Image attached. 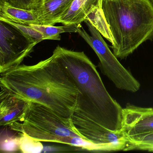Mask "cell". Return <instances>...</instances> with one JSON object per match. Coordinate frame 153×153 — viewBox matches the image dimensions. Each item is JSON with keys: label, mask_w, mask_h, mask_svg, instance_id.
<instances>
[{"label": "cell", "mask_w": 153, "mask_h": 153, "mask_svg": "<svg viewBox=\"0 0 153 153\" xmlns=\"http://www.w3.org/2000/svg\"><path fill=\"white\" fill-rule=\"evenodd\" d=\"M2 20L25 25H40L36 11L16 7L7 2L0 4V20Z\"/></svg>", "instance_id": "7c38bea8"}, {"label": "cell", "mask_w": 153, "mask_h": 153, "mask_svg": "<svg viewBox=\"0 0 153 153\" xmlns=\"http://www.w3.org/2000/svg\"><path fill=\"white\" fill-rule=\"evenodd\" d=\"M91 35L78 26L77 33L85 40L96 53L100 61V67L116 88L131 93L137 92L140 83L118 61L111 51L98 30L88 20H85Z\"/></svg>", "instance_id": "5b68a950"}, {"label": "cell", "mask_w": 153, "mask_h": 153, "mask_svg": "<svg viewBox=\"0 0 153 153\" xmlns=\"http://www.w3.org/2000/svg\"><path fill=\"white\" fill-rule=\"evenodd\" d=\"M102 9L117 58H127L153 39V6L149 0H102Z\"/></svg>", "instance_id": "3957f363"}, {"label": "cell", "mask_w": 153, "mask_h": 153, "mask_svg": "<svg viewBox=\"0 0 153 153\" xmlns=\"http://www.w3.org/2000/svg\"><path fill=\"white\" fill-rule=\"evenodd\" d=\"M5 140L1 141V150L3 152H16L20 150L19 146V137L6 138Z\"/></svg>", "instance_id": "d6986e66"}, {"label": "cell", "mask_w": 153, "mask_h": 153, "mask_svg": "<svg viewBox=\"0 0 153 153\" xmlns=\"http://www.w3.org/2000/svg\"><path fill=\"white\" fill-rule=\"evenodd\" d=\"M36 30L40 32L44 36V40H58L61 39V34L63 33H77L78 25L74 24L64 25L63 26H54L42 25H30Z\"/></svg>", "instance_id": "4fadbf2b"}, {"label": "cell", "mask_w": 153, "mask_h": 153, "mask_svg": "<svg viewBox=\"0 0 153 153\" xmlns=\"http://www.w3.org/2000/svg\"><path fill=\"white\" fill-rule=\"evenodd\" d=\"M30 102L1 88L0 125L10 126L16 123L21 122Z\"/></svg>", "instance_id": "9c48e42d"}, {"label": "cell", "mask_w": 153, "mask_h": 153, "mask_svg": "<svg viewBox=\"0 0 153 153\" xmlns=\"http://www.w3.org/2000/svg\"><path fill=\"white\" fill-rule=\"evenodd\" d=\"M73 0H42L37 10L40 25H54L63 16Z\"/></svg>", "instance_id": "30bf717a"}, {"label": "cell", "mask_w": 153, "mask_h": 153, "mask_svg": "<svg viewBox=\"0 0 153 153\" xmlns=\"http://www.w3.org/2000/svg\"><path fill=\"white\" fill-rule=\"evenodd\" d=\"M52 56L71 76L79 90L74 112L110 131L121 132L123 108L109 94L96 67L85 53L58 46Z\"/></svg>", "instance_id": "7a4b0ae2"}, {"label": "cell", "mask_w": 153, "mask_h": 153, "mask_svg": "<svg viewBox=\"0 0 153 153\" xmlns=\"http://www.w3.org/2000/svg\"><path fill=\"white\" fill-rule=\"evenodd\" d=\"M0 86L19 97L44 105L70 118L79 90L67 71L53 57L33 65H20L0 74Z\"/></svg>", "instance_id": "6da1fadb"}, {"label": "cell", "mask_w": 153, "mask_h": 153, "mask_svg": "<svg viewBox=\"0 0 153 153\" xmlns=\"http://www.w3.org/2000/svg\"><path fill=\"white\" fill-rule=\"evenodd\" d=\"M41 142L61 143L68 137H81L70 118L56 113L44 105L31 102L21 122L9 126Z\"/></svg>", "instance_id": "277c9868"}, {"label": "cell", "mask_w": 153, "mask_h": 153, "mask_svg": "<svg viewBox=\"0 0 153 153\" xmlns=\"http://www.w3.org/2000/svg\"><path fill=\"white\" fill-rule=\"evenodd\" d=\"M42 0H9V3L13 7L27 10L37 11Z\"/></svg>", "instance_id": "ac0fdd59"}, {"label": "cell", "mask_w": 153, "mask_h": 153, "mask_svg": "<svg viewBox=\"0 0 153 153\" xmlns=\"http://www.w3.org/2000/svg\"><path fill=\"white\" fill-rule=\"evenodd\" d=\"M98 30L105 38L112 44L114 39L105 17L102 8H96L90 12L86 18Z\"/></svg>", "instance_id": "5bb4252c"}, {"label": "cell", "mask_w": 153, "mask_h": 153, "mask_svg": "<svg viewBox=\"0 0 153 153\" xmlns=\"http://www.w3.org/2000/svg\"><path fill=\"white\" fill-rule=\"evenodd\" d=\"M1 21L0 74L19 66L36 45H22L13 42L14 34Z\"/></svg>", "instance_id": "ba28073f"}, {"label": "cell", "mask_w": 153, "mask_h": 153, "mask_svg": "<svg viewBox=\"0 0 153 153\" xmlns=\"http://www.w3.org/2000/svg\"><path fill=\"white\" fill-rule=\"evenodd\" d=\"M71 119L74 129L83 138L108 147L111 151L125 150L127 141L122 132L110 131L76 112L73 113Z\"/></svg>", "instance_id": "8992f818"}, {"label": "cell", "mask_w": 153, "mask_h": 153, "mask_svg": "<svg viewBox=\"0 0 153 153\" xmlns=\"http://www.w3.org/2000/svg\"><path fill=\"white\" fill-rule=\"evenodd\" d=\"M125 150H140L153 152V132L134 138L126 139Z\"/></svg>", "instance_id": "2e32d148"}, {"label": "cell", "mask_w": 153, "mask_h": 153, "mask_svg": "<svg viewBox=\"0 0 153 153\" xmlns=\"http://www.w3.org/2000/svg\"><path fill=\"white\" fill-rule=\"evenodd\" d=\"M1 21L7 24L20 33L30 44L36 45L38 43L44 40L43 35L31 26L20 25L6 20H1Z\"/></svg>", "instance_id": "9a60e30c"}, {"label": "cell", "mask_w": 153, "mask_h": 153, "mask_svg": "<svg viewBox=\"0 0 153 153\" xmlns=\"http://www.w3.org/2000/svg\"><path fill=\"white\" fill-rule=\"evenodd\" d=\"M19 146L20 151L24 153H41L44 149L41 141L23 133L19 137Z\"/></svg>", "instance_id": "e0dca14e"}, {"label": "cell", "mask_w": 153, "mask_h": 153, "mask_svg": "<svg viewBox=\"0 0 153 153\" xmlns=\"http://www.w3.org/2000/svg\"><path fill=\"white\" fill-rule=\"evenodd\" d=\"M102 0H73L68 11L57 23L79 25L94 9L102 8Z\"/></svg>", "instance_id": "8fae6325"}, {"label": "cell", "mask_w": 153, "mask_h": 153, "mask_svg": "<svg viewBox=\"0 0 153 153\" xmlns=\"http://www.w3.org/2000/svg\"><path fill=\"white\" fill-rule=\"evenodd\" d=\"M121 132L126 140L153 132V108L132 105L123 108Z\"/></svg>", "instance_id": "52a82bcc"}, {"label": "cell", "mask_w": 153, "mask_h": 153, "mask_svg": "<svg viewBox=\"0 0 153 153\" xmlns=\"http://www.w3.org/2000/svg\"><path fill=\"white\" fill-rule=\"evenodd\" d=\"M9 2V0H0V4L5 3V2Z\"/></svg>", "instance_id": "ffe728a7"}]
</instances>
